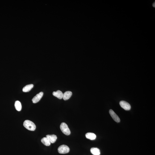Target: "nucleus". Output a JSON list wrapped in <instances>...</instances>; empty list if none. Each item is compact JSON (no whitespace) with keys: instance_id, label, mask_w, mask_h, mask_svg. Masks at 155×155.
<instances>
[{"instance_id":"13","label":"nucleus","mask_w":155,"mask_h":155,"mask_svg":"<svg viewBox=\"0 0 155 155\" xmlns=\"http://www.w3.org/2000/svg\"><path fill=\"white\" fill-rule=\"evenodd\" d=\"M33 85L32 84L26 85L23 88V91L24 92H27L29 91L33 87Z\"/></svg>"},{"instance_id":"2","label":"nucleus","mask_w":155,"mask_h":155,"mask_svg":"<svg viewBox=\"0 0 155 155\" xmlns=\"http://www.w3.org/2000/svg\"><path fill=\"white\" fill-rule=\"evenodd\" d=\"M60 128L62 132L64 134L66 135H70V130L66 123L64 122L61 123L60 126Z\"/></svg>"},{"instance_id":"10","label":"nucleus","mask_w":155,"mask_h":155,"mask_svg":"<svg viewBox=\"0 0 155 155\" xmlns=\"http://www.w3.org/2000/svg\"><path fill=\"white\" fill-rule=\"evenodd\" d=\"M85 136L87 139H90V140H95L96 138V135L93 133H87L86 134Z\"/></svg>"},{"instance_id":"12","label":"nucleus","mask_w":155,"mask_h":155,"mask_svg":"<svg viewBox=\"0 0 155 155\" xmlns=\"http://www.w3.org/2000/svg\"><path fill=\"white\" fill-rule=\"evenodd\" d=\"M90 152L94 155H99L100 154V151L99 149L96 148H92L90 149Z\"/></svg>"},{"instance_id":"1","label":"nucleus","mask_w":155,"mask_h":155,"mask_svg":"<svg viewBox=\"0 0 155 155\" xmlns=\"http://www.w3.org/2000/svg\"><path fill=\"white\" fill-rule=\"evenodd\" d=\"M23 126L26 129L30 131H34L36 128L35 123L29 120L25 121L24 122Z\"/></svg>"},{"instance_id":"14","label":"nucleus","mask_w":155,"mask_h":155,"mask_svg":"<svg viewBox=\"0 0 155 155\" xmlns=\"http://www.w3.org/2000/svg\"><path fill=\"white\" fill-rule=\"evenodd\" d=\"M14 106H15V108L17 111H20L21 110L22 105L20 102L19 101H16L15 102Z\"/></svg>"},{"instance_id":"6","label":"nucleus","mask_w":155,"mask_h":155,"mask_svg":"<svg viewBox=\"0 0 155 155\" xmlns=\"http://www.w3.org/2000/svg\"><path fill=\"white\" fill-rule=\"evenodd\" d=\"M109 113L110 115L112 118L115 121L117 122H120V119L118 116V115L115 114V113L112 110H110L109 111Z\"/></svg>"},{"instance_id":"5","label":"nucleus","mask_w":155,"mask_h":155,"mask_svg":"<svg viewBox=\"0 0 155 155\" xmlns=\"http://www.w3.org/2000/svg\"><path fill=\"white\" fill-rule=\"evenodd\" d=\"M43 92H41L39 94H37L33 98L32 101L33 103H36L39 102L41 99L43 95Z\"/></svg>"},{"instance_id":"7","label":"nucleus","mask_w":155,"mask_h":155,"mask_svg":"<svg viewBox=\"0 0 155 155\" xmlns=\"http://www.w3.org/2000/svg\"><path fill=\"white\" fill-rule=\"evenodd\" d=\"M46 137L49 139L51 143H53L56 142L57 139V136L55 135H46Z\"/></svg>"},{"instance_id":"3","label":"nucleus","mask_w":155,"mask_h":155,"mask_svg":"<svg viewBox=\"0 0 155 155\" xmlns=\"http://www.w3.org/2000/svg\"><path fill=\"white\" fill-rule=\"evenodd\" d=\"M58 151L59 153L64 154L69 153V148L66 145H62L60 146L58 148Z\"/></svg>"},{"instance_id":"15","label":"nucleus","mask_w":155,"mask_h":155,"mask_svg":"<svg viewBox=\"0 0 155 155\" xmlns=\"http://www.w3.org/2000/svg\"><path fill=\"white\" fill-rule=\"evenodd\" d=\"M155 2L153 4V7H155Z\"/></svg>"},{"instance_id":"4","label":"nucleus","mask_w":155,"mask_h":155,"mask_svg":"<svg viewBox=\"0 0 155 155\" xmlns=\"http://www.w3.org/2000/svg\"><path fill=\"white\" fill-rule=\"evenodd\" d=\"M119 104L121 107L125 110H131V105L125 101H121L119 103Z\"/></svg>"},{"instance_id":"9","label":"nucleus","mask_w":155,"mask_h":155,"mask_svg":"<svg viewBox=\"0 0 155 155\" xmlns=\"http://www.w3.org/2000/svg\"><path fill=\"white\" fill-rule=\"evenodd\" d=\"M53 94L54 96L57 97L59 99H61L63 98V94L61 91L58 90L56 92H53Z\"/></svg>"},{"instance_id":"11","label":"nucleus","mask_w":155,"mask_h":155,"mask_svg":"<svg viewBox=\"0 0 155 155\" xmlns=\"http://www.w3.org/2000/svg\"><path fill=\"white\" fill-rule=\"evenodd\" d=\"M41 142L44 145L46 146H48L50 145L51 143L50 141L48 138L47 137H44L42 139Z\"/></svg>"},{"instance_id":"8","label":"nucleus","mask_w":155,"mask_h":155,"mask_svg":"<svg viewBox=\"0 0 155 155\" xmlns=\"http://www.w3.org/2000/svg\"><path fill=\"white\" fill-rule=\"evenodd\" d=\"M72 95V92L67 91L64 93L63 94V98L64 100H67L70 98Z\"/></svg>"}]
</instances>
